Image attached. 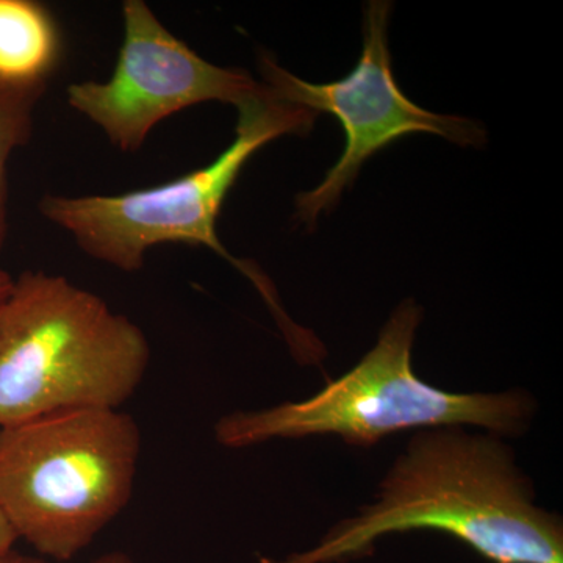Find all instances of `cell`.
Here are the masks:
<instances>
[{"mask_svg": "<svg viewBox=\"0 0 563 563\" xmlns=\"http://www.w3.org/2000/svg\"><path fill=\"white\" fill-rule=\"evenodd\" d=\"M448 533L492 563H563V523L537 506L514 451L465 426L421 429L398 455L372 506L333 526L312 550L257 563H343L390 533Z\"/></svg>", "mask_w": 563, "mask_h": 563, "instance_id": "obj_1", "label": "cell"}, {"mask_svg": "<svg viewBox=\"0 0 563 563\" xmlns=\"http://www.w3.org/2000/svg\"><path fill=\"white\" fill-rule=\"evenodd\" d=\"M141 443L139 422L121 409L0 428V515L40 558L73 561L131 503Z\"/></svg>", "mask_w": 563, "mask_h": 563, "instance_id": "obj_4", "label": "cell"}, {"mask_svg": "<svg viewBox=\"0 0 563 563\" xmlns=\"http://www.w3.org/2000/svg\"><path fill=\"white\" fill-rule=\"evenodd\" d=\"M46 85L11 87L0 84V251L9 235V162L32 139L33 114Z\"/></svg>", "mask_w": 563, "mask_h": 563, "instance_id": "obj_9", "label": "cell"}, {"mask_svg": "<svg viewBox=\"0 0 563 563\" xmlns=\"http://www.w3.org/2000/svg\"><path fill=\"white\" fill-rule=\"evenodd\" d=\"M16 542V536H14L13 531L10 529V526L7 525V521L3 520L2 515H0V551L14 548V543Z\"/></svg>", "mask_w": 563, "mask_h": 563, "instance_id": "obj_11", "label": "cell"}, {"mask_svg": "<svg viewBox=\"0 0 563 563\" xmlns=\"http://www.w3.org/2000/svg\"><path fill=\"white\" fill-rule=\"evenodd\" d=\"M92 563H139L135 559L132 558L131 554L124 553V551H110V553H106L99 555Z\"/></svg>", "mask_w": 563, "mask_h": 563, "instance_id": "obj_12", "label": "cell"}, {"mask_svg": "<svg viewBox=\"0 0 563 563\" xmlns=\"http://www.w3.org/2000/svg\"><path fill=\"white\" fill-rule=\"evenodd\" d=\"M150 362L143 329L98 295L58 274L21 273L0 306V428L121 409Z\"/></svg>", "mask_w": 563, "mask_h": 563, "instance_id": "obj_2", "label": "cell"}, {"mask_svg": "<svg viewBox=\"0 0 563 563\" xmlns=\"http://www.w3.org/2000/svg\"><path fill=\"white\" fill-rule=\"evenodd\" d=\"M391 3L369 2L363 22L361 60L343 79L310 84L282 68L272 55H261L262 81L277 101L313 113H329L342 124L343 154L313 190L296 198V214L313 225L324 211L332 210L343 191L361 173L363 163L402 136L429 133L459 144L483 146V125L468 118L439 114L410 101L393 76L388 47V16Z\"/></svg>", "mask_w": 563, "mask_h": 563, "instance_id": "obj_6", "label": "cell"}, {"mask_svg": "<svg viewBox=\"0 0 563 563\" xmlns=\"http://www.w3.org/2000/svg\"><path fill=\"white\" fill-rule=\"evenodd\" d=\"M62 55L57 22L33 0H0V84L46 85Z\"/></svg>", "mask_w": 563, "mask_h": 563, "instance_id": "obj_8", "label": "cell"}, {"mask_svg": "<svg viewBox=\"0 0 563 563\" xmlns=\"http://www.w3.org/2000/svg\"><path fill=\"white\" fill-rule=\"evenodd\" d=\"M421 318V307L406 299L350 372L303 401L225 415L214 424V439L242 450L314 435L373 448L393 433L444 426H474L501 439L523 435L537 409L528 391L451 393L415 374L412 350Z\"/></svg>", "mask_w": 563, "mask_h": 563, "instance_id": "obj_3", "label": "cell"}, {"mask_svg": "<svg viewBox=\"0 0 563 563\" xmlns=\"http://www.w3.org/2000/svg\"><path fill=\"white\" fill-rule=\"evenodd\" d=\"M0 563H52L40 555L21 553V551L10 548V550L0 551Z\"/></svg>", "mask_w": 563, "mask_h": 563, "instance_id": "obj_10", "label": "cell"}, {"mask_svg": "<svg viewBox=\"0 0 563 563\" xmlns=\"http://www.w3.org/2000/svg\"><path fill=\"white\" fill-rule=\"evenodd\" d=\"M318 114L265 98L239 109L235 139L209 165L144 190L120 195H46L40 213L69 233L88 257L124 273L143 269L152 247L166 243L203 246L231 262L261 291L288 343L302 335L284 312L272 282L254 263L239 261L218 235L225 198L255 152L284 135H306Z\"/></svg>", "mask_w": 563, "mask_h": 563, "instance_id": "obj_5", "label": "cell"}, {"mask_svg": "<svg viewBox=\"0 0 563 563\" xmlns=\"http://www.w3.org/2000/svg\"><path fill=\"white\" fill-rule=\"evenodd\" d=\"M13 277L9 273L0 269V306L5 301L7 296L10 295L11 287H13Z\"/></svg>", "mask_w": 563, "mask_h": 563, "instance_id": "obj_13", "label": "cell"}, {"mask_svg": "<svg viewBox=\"0 0 563 563\" xmlns=\"http://www.w3.org/2000/svg\"><path fill=\"white\" fill-rule=\"evenodd\" d=\"M122 24L124 38L110 79L76 81L66 91L70 109L98 125L117 150H141L155 125L198 103L240 109L269 95L247 70L202 58L144 0L122 3Z\"/></svg>", "mask_w": 563, "mask_h": 563, "instance_id": "obj_7", "label": "cell"}]
</instances>
